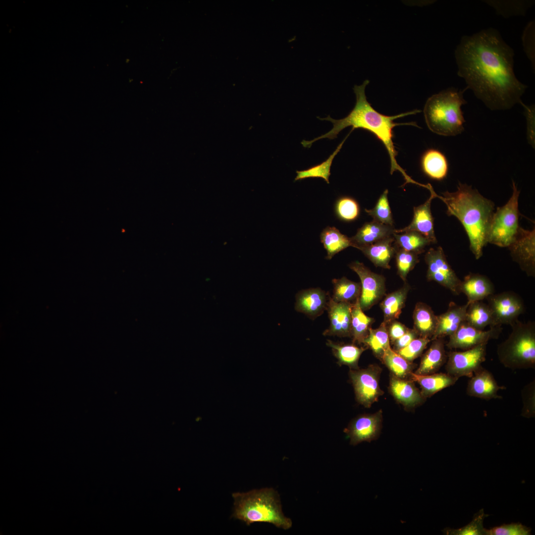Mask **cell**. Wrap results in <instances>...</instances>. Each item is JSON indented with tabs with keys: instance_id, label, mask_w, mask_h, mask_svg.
<instances>
[{
	"instance_id": "cell-1",
	"label": "cell",
	"mask_w": 535,
	"mask_h": 535,
	"mask_svg": "<svg viewBox=\"0 0 535 535\" xmlns=\"http://www.w3.org/2000/svg\"><path fill=\"white\" fill-rule=\"evenodd\" d=\"M514 52L493 28L463 36L455 51L457 74L491 110L522 105L527 86L514 70Z\"/></svg>"
},
{
	"instance_id": "cell-2",
	"label": "cell",
	"mask_w": 535,
	"mask_h": 535,
	"mask_svg": "<svg viewBox=\"0 0 535 535\" xmlns=\"http://www.w3.org/2000/svg\"><path fill=\"white\" fill-rule=\"evenodd\" d=\"M369 82V80H366L362 84L354 86L353 90L356 95V104L346 117L340 119H333L329 115L322 118L318 117V118L320 120H327L332 122L333 128L327 133L312 140H303L301 144L304 147L310 148L314 142L320 139L328 138L332 140L337 138L339 132L348 126L352 127V131L356 128H362L374 135L377 139L384 145L390 159L391 174L395 170H399L408 182H414L397 163L396 157L398 152L395 148L393 141V128L395 126L401 125L419 127L415 122L398 123L393 121L397 118L415 114L421 111L415 109L394 116H387L377 112L368 102L366 96V87Z\"/></svg>"
},
{
	"instance_id": "cell-3",
	"label": "cell",
	"mask_w": 535,
	"mask_h": 535,
	"mask_svg": "<svg viewBox=\"0 0 535 535\" xmlns=\"http://www.w3.org/2000/svg\"><path fill=\"white\" fill-rule=\"evenodd\" d=\"M441 198L447 206V214L455 216L464 226L470 250L475 258L479 259L487 243L488 231L494 213V203L471 186L460 182L456 191L442 193Z\"/></svg>"
},
{
	"instance_id": "cell-4",
	"label": "cell",
	"mask_w": 535,
	"mask_h": 535,
	"mask_svg": "<svg viewBox=\"0 0 535 535\" xmlns=\"http://www.w3.org/2000/svg\"><path fill=\"white\" fill-rule=\"evenodd\" d=\"M234 500L232 517L249 526L255 522L272 524L283 530L289 529L291 520L282 510L277 492L272 488L253 489L232 493Z\"/></svg>"
},
{
	"instance_id": "cell-5",
	"label": "cell",
	"mask_w": 535,
	"mask_h": 535,
	"mask_svg": "<svg viewBox=\"0 0 535 535\" xmlns=\"http://www.w3.org/2000/svg\"><path fill=\"white\" fill-rule=\"evenodd\" d=\"M467 89L450 88L427 100L424 113L430 130L445 136H456L464 131L465 120L461 107L467 103L463 97Z\"/></svg>"
},
{
	"instance_id": "cell-6",
	"label": "cell",
	"mask_w": 535,
	"mask_h": 535,
	"mask_svg": "<svg viewBox=\"0 0 535 535\" xmlns=\"http://www.w3.org/2000/svg\"><path fill=\"white\" fill-rule=\"evenodd\" d=\"M508 337L498 344L499 362L512 370L535 368V322L518 320L511 325Z\"/></svg>"
},
{
	"instance_id": "cell-7",
	"label": "cell",
	"mask_w": 535,
	"mask_h": 535,
	"mask_svg": "<svg viewBox=\"0 0 535 535\" xmlns=\"http://www.w3.org/2000/svg\"><path fill=\"white\" fill-rule=\"evenodd\" d=\"M512 188L513 193L508 202L494 213L487 234V243L501 247H508L513 242L520 227L518 199L520 192L513 181Z\"/></svg>"
},
{
	"instance_id": "cell-8",
	"label": "cell",
	"mask_w": 535,
	"mask_h": 535,
	"mask_svg": "<svg viewBox=\"0 0 535 535\" xmlns=\"http://www.w3.org/2000/svg\"><path fill=\"white\" fill-rule=\"evenodd\" d=\"M381 371L376 364L370 365L365 369H350L349 378L356 400L365 407H371L383 394L379 384Z\"/></svg>"
},
{
	"instance_id": "cell-9",
	"label": "cell",
	"mask_w": 535,
	"mask_h": 535,
	"mask_svg": "<svg viewBox=\"0 0 535 535\" xmlns=\"http://www.w3.org/2000/svg\"><path fill=\"white\" fill-rule=\"evenodd\" d=\"M428 266L427 279L433 281L449 290L453 294L459 295L461 280L449 264L441 247L430 248L425 255Z\"/></svg>"
},
{
	"instance_id": "cell-10",
	"label": "cell",
	"mask_w": 535,
	"mask_h": 535,
	"mask_svg": "<svg viewBox=\"0 0 535 535\" xmlns=\"http://www.w3.org/2000/svg\"><path fill=\"white\" fill-rule=\"evenodd\" d=\"M349 267L360 279V305L364 312L368 311L385 296V278L381 274L372 271L363 263L358 261L352 262Z\"/></svg>"
},
{
	"instance_id": "cell-11",
	"label": "cell",
	"mask_w": 535,
	"mask_h": 535,
	"mask_svg": "<svg viewBox=\"0 0 535 535\" xmlns=\"http://www.w3.org/2000/svg\"><path fill=\"white\" fill-rule=\"evenodd\" d=\"M487 344H482L461 351L449 352L445 366L447 374L458 378L472 377L486 360Z\"/></svg>"
},
{
	"instance_id": "cell-12",
	"label": "cell",
	"mask_w": 535,
	"mask_h": 535,
	"mask_svg": "<svg viewBox=\"0 0 535 535\" xmlns=\"http://www.w3.org/2000/svg\"><path fill=\"white\" fill-rule=\"evenodd\" d=\"M494 320L496 326H510L525 312V307L522 298L513 291L492 294L486 298Z\"/></svg>"
},
{
	"instance_id": "cell-13",
	"label": "cell",
	"mask_w": 535,
	"mask_h": 535,
	"mask_svg": "<svg viewBox=\"0 0 535 535\" xmlns=\"http://www.w3.org/2000/svg\"><path fill=\"white\" fill-rule=\"evenodd\" d=\"M502 331L501 326L490 327L485 330L477 329L464 321L457 330L449 336L446 344L449 349L467 350L498 338Z\"/></svg>"
},
{
	"instance_id": "cell-14",
	"label": "cell",
	"mask_w": 535,
	"mask_h": 535,
	"mask_svg": "<svg viewBox=\"0 0 535 535\" xmlns=\"http://www.w3.org/2000/svg\"><path fill=\"white\" fill-rule=\"evenodd\" d=\"M382 422L381 410L374 414L360 415L353 419L344 432L350 439V443L356 445L362 442L371 441L379 436Z\"/></svg>"
},
{
	"instance_id": "cell-15",
	"label": "cell",
	"mask_w": 535,
	"mask_h": 535,
	"mask_svg": "<svg viewBox=\"0 0 535 535\" xmlns=\"http://www.w3.org/2000/svg\"><path fill=\"white\" fill-rule=\"evenodd\" d=\"M511 256L528 276L535 274V230L519 227L513 242L508 247Z\"/></svg>"
},
{
	"instance_id": "cell-16",
	"label": "cell",
	"mask_w": 535,
	"mask_h": 535,
	"mask_svg": "<svg viewBox=\"0 0 535 535\" xmlns=\"http://www.w3.org/2000/svg\"><path fill=\"white\" fill-rule=\"evenodd\" d=\"M353 303L336 302L330 296L327 311L329 327L324 330V336H337L351 338V307Z\"/></svg>"
},
{
	"instance_id": "cell-17",
	"label": "cell",
	"mask_w": 535,
	"mask_h": 535,
	"mask_svg": "<svg viewBox=\"0 0 535 535\" xmlns=\"http://www.w3.org/2000/svg\"><path fill=\"white\" fill-rule=\"evenodd\" d=\"M330 296L320 288L302 290L296 295L295 309L314 320L326 310Z\"/></svg>"
},
{
	"instance_id": "cell-18",
	"label": "cell",
	"mask_w": 535,
	"mask_h": 535,
	"mask_svg": "<svg viewBox=\"0 0 535 535\" xmlns=\"http://www.w3.org/2000/svg\"><path fill=\"white\" fill-rule=\"evenodd\" d=\"M505 389L506 387L497 383L491 373L482 367L470 377L466 393L472 397L489 400L501 399L502 396L498 392Z\"/></svg>"
},
{
	"instance_id": "cell-19",
	"label": "cell",
	"mask_w": 535,
	"mask_h": 535,
	"mask_svg": "<svg viewBox=\"0 0 535 535\" xmlns=\"http://www.w3.org/2000/svg\"><path fill=\"white\" fill-rule=\"evenodd\" d=\"M429 190L431 196L428 200L424 204L414 207V216L411 223L404 228L395 229V233L415 231L424 235L431 243L437 242L434 231L433 218L430 210L431 201L435 194L432 187Z\"/></svg>"
},
{
	"instance_id": "cell-20",
	"label": "cell",
	"mask_w": 535,
	"mask_h": 535,
	"mask_svg": "<svg viewBox=\"0 0 535 535\" xmlns=\"http://www.w3.org/2000/svg\"><path fill=\"white\" fill-rule=\"evenodd\" d=\"M389 389L396 400L407 408L415 407L426 400L413 381L391 374Z\"/></svg>"
},
{
	"instance_id": "cell-21",
	"label": "cell",
	"mask_w": 535,
	"mask_h": 535,
	"mask_svg": "<svg viewBox=\"0 0 535 535\" xmlns=\"http://www.w3.org/2000/svg\"><path fill=\"white\" fill-rule=\"evenodd\" d=\"M469 303L460 305L451 302L447 311L437 316V325L431 341L438 338H444L454 333L465 321L466 313Z\"/></svg>"
},
{
	"instance_id": "cell-22",
	"label": "cell",
	"mask_w": 535,
	"mask_h": 535,
	"mask_svg": "<svg viewBox=\"0 0 535 535\" xmlns=\"http://www.w3.org/2000/svg\"><path fill=\"white\" fill-rule=\"evenodd\" d=\"M460 293L465 294L468 301H482L494 293V285L486 276L470 273L461 280Z\"/></svg>"
},
{
	"instance_id": "cell-23",
	"label": "cell",
	"mask_w": 535,
	"mask_h": 535,
	"mask_svg": "<svg viewBox=\"0 0 535 535\" xmlns=\"http://www.w3.org/2000/svg\"><path fill=\"white\" fill-rule=\"evenodd\" d=\"M395 233L393 226L373 220L364 224L358 229L355 235L350 238L352 247L358 249L392 236Z\"/></svg>"
},
{
	"instance_id": "cell-24",
	"label": "cell",
	"mask_w": 535,
	"mask_h": 535,
	"mask_svg": "<svg viewBox=\"0 0 535 535\" xmlns=\"http://www.w3.org/2000/svg\"><path fill=\"white\" fill-rule=\"evenodd\" d=\"M430 346L423 354L415 374L427 375L436 373L446 362L447 354L445 350L444 338L431 340Z\"/></svg>"
},
{
	"instance_id": "cell-25",
	"label": "cell",
	"mask_w": 535,
	"mask_h": 535,
	"mask_svg": "<svg viewBox=\"0 0 535 535\" xmlns=\"http://www.w3.org/2000/svg\"><path fill=\"white\" fill-rule=\"evenodd\" d=\"M420 163L423 172L429 178L441 181L447 176L448 161L439 150L430 148L426 150L422 155Z\"/></svg>"
},
{
	"instance_id": "cell-26",
	"label": "cell",
	"mask_w": 535,
	"mask_h": 535,
	"mask_svg": "<svg viewBox=\"0 0 535 535\" xmlns=\"http://www.w3.org/2000/svg\"><path fill=\"white\" fill-rule=\"evenodd\" d=\"M393 242V235L358 249L361 251L375 267L389 269L391 268L389 263L395 256L396 251V248L392 245Z\"/></svg>"
},
{
	"instance_id": "cell-27",
	"label": "cell",
	"mask_w": 535,
	"mask_h": 535,
	"mask_svg": "<svg viewBox=\"0 0 535 535\" xmlns=\"http://www.w3.org/2000/svg\"><path fill=\"white\" fill-rule=\"evenodd\" d=\"M410 379L417 382L421 387V393L425 398L430 397L444 388L455 384L459 378L445 373H434L419 375L412 373Z\"/></svg>"
},
{
	"instance_id": "cell-28",
	"label": "cell",
	"mask_w": 535,
	"mask_h": 535,
	"mask_svg": "<svg viewBox=\"0 0 535 535\" xmlns=\"http://www.w3.org/2000/svg\"><path fill=\"white\" fill-rule=\"evenodd\" d=\"M413 329L419 337L430 339L433 336L437 325V316L428 304L419 302L415 305L413 314Z\"/></svg>"
},
{
	"instance_id": "cell-29",
	"label": "cell",
	"mask_w": 535,
	"mask_h": 535,
	"mask_svg": "<svg viewBox=\"0 0 535 535\" xmlns=\"http://www.w3.org/2000/svg\"><path fill=\"white\" fill-rule=\"evenodd\" d=\"M410 289V285L406 281L401 288L385 295L379 305L383 314L382 322L387 324L399 318Z\"/></svg>"
},
{
	"instance_id": "cell-30",
	"label": "cell",
	"mask_w": 535,
	"mask_h": 535,
	"mask_svg": "<svg viewBox=\"0 0 535 535\" xmlns=\"http://www.w3.org/2000/svg\"><path fill=\"white\" fill-rule=\"evenodd\" d=\"M326 345L331 349L333 355L339 366L346 365L350 369H357L361 355L366 350V346H358L355 344H343L327 340Z\"/></svg>"
},
{
	"instance_id": "cell-31",
	"label": "cell",
	"mask_w": 535,
	"mask_h": 535,
	"mask_svg": "<svg viewBox=\"0 0 535 535\" xmlns=\"http://www.w3.org/2000/svg\"><path fill=\"white\" fill-rule=\"evenodd\" d=\"M374 318L366 315L362 310L359 299L351 307V338L352 343L360 345L369 334Z\"/></svg>"
},
{
	"instance_id": "cell-32",
	"label": "cell",
	"mask_w": 535,
	"mask_h": 535,
	"mask_svg": "<svg viewBox=\"0 0 535 535\" xmlns=\"http://www.w3.org/2000/svg\"><path fill=\"white\" fill-rule=\"evenodd\" d=\"M465 321L472 326L482 330H484L488 326H496L489 307L487 304L482 301L469 303L466 313Z\"/></svg>"
},
{
	"instance_id": "cell-33",
	"label": "cell",
	"mask_w": 535,
	"mask_h": 535,
	"mask_svg": "<svg viewBox=\"0 0 535 535\" xmlns=\"http://www.w3.org/2000/svg\"><path fill=\"white\" fill-rule=\"evenodd\" d=\"M320 238L326 250V259L328 260L345 248L353 246L351 238L342 234L335 227H326L321 232Z\"/></svg>"
},
{
	"instance_id": "cell-34",
	"label": "cell",
	"mask_w": 535,
	"mask_h": 535,
	"mask_svg": "<svg viewBox=\"0 0 535 535\" xmlns=\"http://www.w3.org/2000/svg\"><path fill=\"white\" fill-rule=\"evenodd\" d=\"M333 294L331 297L336 302L354 303L360 298L361 292L360 282L348 279L346 277L332 280Z\"/></svg>"
},
{
	"instance_id": "cell-35",
	"label": "cell",
	"mask_w": 535,
	"mask_h": 535,
	"mask_svg": "<svg viewBox=\"0 0 535 535\" xmlns=\"http://www.w3.org/2000/svg\"><path fill=\"white\" fill-rule=\"evenodd\" d=\"M394 245L397 248L420 254L426 246L431 242L427 238L415 231H408L393 234Z\"/></svg>"
},
{
	"instance_id": "cell-36",
	"label": "cell",
	"mask_w": 535,
	"mask_h": 535,
	"mask_svg": "<svg viewBox=\"0 0 535 535\" xmlns=\"http://www.w3.org/2000/svg\"><path fill=\"white\" fill-rule=\"evenodd\" d=\"M387 324L382 322L376 328H371L363 344L370 348L380 361L385 352L390 347Z\"/></svg>"
},
{
	"instance_id": "cell-37",
	"label": "cell",
	"mask_w": 535,
	"mask_h": 535,
	"mask_svg": "<svg viewBox=\"0 0 535 535\" xmlns=\"http://www.w3.org/2000/svg\"><path fill=\"white\" fill-rule=\"evenodd\" d=\"M381 361L390 371L391 374L402 378H410L416 365L404 358L391 347L384 353Z\"/></svg>"
},
{
	"instance_id": "cell-38",
	"label": "cell",
	"mask_w": 535,
	"mask_h": 535,
	"mask_svg": "<svg viewBox=\"0 0 535 535\" xmlns=\"http://www.w3.org/2000/svg\"><path fill=\"white\" fill-rule=\"evenodd\" d=\"M351 131L345 137L344 140L338 145L335 151L328 159L321 163L313 166L307 169L296 171L297 176L294 181L308 178H321L327 184L329 183V177L330 175V168L334 158L341 150L345 140L351 133Z\"/></svg>"
},
{
	"instance_id": "cell-39",
	"label": "cell",
	"mask_w": 535,
	"mask_h": 535,
	"mask_svg": "<svg viewBox=\"0 0 535 535\" xmlns=\"http://www.w3.org/2000/svg\"><path fill=\"white\" fill-rule=\"evenodd\" d=\"M493 7L497 14L508 18L513 16L525 15L535 3L533 0H485Z\"/></svg>"
},
{
	"instance_id": "cell-40",
	"label": "cell",
	"mask_w": 535,
	"mask_h": 535,
	"mask_svg": "<svg viewBox=\"0 0 535 535\" xmlns=\"http://www.w3.org/2000/svg\"><path fill=\"white\" fill-rule=\"evenodd\" d=\"M388 190L386 189L380 195L375 207L371 210L365 209V211L373 220L384 224L393 226V220L388 200Z\"/></svg>"
},
{
	"instance_id": "cell-41",
	"label": "cell",
	"mask_w": 535,
	"mask_h": 535,
	"mask_svg": "<svg viewBox=\"0 0 535 535\" xmlns=\"http://www.w3.org/2000/svg\"><path fill=\"white\" fill-rule=\"evenodd\" d=\"M334 209L337 217L347 222L356 219L360 214V207L357 202L347 196L339 198L335 204Z\"/></svg>"
},
{
	"instance_id": "cell-42",
	"label": "cell",
	"mask_w": 535,
	"mask_h": 535,
	"mask_svg": "<svg viewBox=\"0 0 535 535\" xmlns=\"http://www.w3.org/2000/svg\"><path fill=\"white\" fill-rule=\"evenodd\" d=\"M418 255L415 253L397 248L395 254L397 274L405 282L407 276L419 263Z\"/></svg>"
},
{
	"instance_id": "cell-43",
	"label": "cell",
	"mask_w": 535,
	"mask_h": 535,
	"mask_svg": "<svg viewBox=\"0 0 535 535\" xmlns=\"http://www.w3.org/2000/svg\"><path fill=\"white\" fill-rule=\"evenodd\" d=\"M488 516L484 513L482 509H481L468 525L458 529L446 528L443 532L449 535H485L483 522L484 519Z\"/></svg>"
},
{
	"instance_id": "cell-44",
	"label": "cell",
	"mask_w": 535,
	"mask_h": 535,
	"mask_svg": "<svg viewBox=\"0 0 535 535\" xmlns=\"http://www.w3.org/2000/svg\"><path fill=\"white\" fill-rule=\"evenodd\" d=\"M430 341L429 338L418 337L407 346L396 352L409 362H413L422 355Z\"/></svg>"
},
{
	"instance_id": "cell-45",
	"label": "cell",
	"mask_w": 535,
	"mask_h": 535,
	"mask_svg": "<svg viewBox=\"0 0 535 535\" xmlns=\"http://www.w3.org/2000/svg\"><path fill=\"white\" fill-rule=\"evenodd\" d=\"M523 407L521 415L524 418H531L535 417V381H531L526 385L522 390Z\"/></svg>"
},
{
	"instance_id": "cell-46",
	"label": "cell",
	"mask_w": 535,
	"mask_h": 535,
	"mask_svg": "<svg viewBox=\"0 0 535 535\" xmlns=\"http://www.w3.org/2000/svg\"><path fill=\"white\" fill-rule=\"evenodd\" d=\"M531 529L520 523H512L485 529V535H529Z\"/></svg>"
},
{
	"instance_id": "cell-47",
	"label": "cell",
	"mask_w": 535,
	"mask_h": 535,
	"mask_svg": "<svg viewBox=\"0 0 535 535\" xmlns=\"http://www.w3.org/2000/svg\"><path fill=\"white\" fill-rule=\"evenodd\" d=\"M525 53L535 69V22L531 21L526 26L522 35Z\"/></svg>"
},
{
	"instance_id": "cell-48",
	"label": "cell",
	"mask_w": 535,
	"mask_h": 535,
	"mask_svg": "<svg viewBox=\"0 0 535 535\" xmlns=\"http://www.w3.org/2000/svg\"><path fill=\"white\" fill-rule=\"evenodd\" d=\"M387 327L391 344L403 335L409 329L405 325L397 321V320L387 324Z\"/></svg>"
},
{
	"instance_id": "cell-49",
	"label": "cell",
	"mask_w": 535,
	"mask_h": 535,
	"mask_svg": "<svg viewBox=\"0 0 535 535\" xmlns=\"http://www.w3.org/2000/svg\"><path fill=\"white\" fill-rule=\"evenodd\" d=\"M418 337H419L418 334L413 328H409L403 335L392 344L393 346V349L395 351H398L407 346L412 341Z\"/></svg>"
},
{
	"instance_id": "cell-50",
	"label": "cell",
	"mask_w": 535,
	"mask_h": 535,
	"mask_svg": "<svg viewBox=\"0 0 535 535\" xmlns=\"http://www.w3.org/2000/svg\"><path fill=\"white\" fill-rule=\"evenodd\" d=\"M522 106L525 109V113L528 121V138H529V140L530 141L531 144L534 145V144L533 143V141L534 142V139H533V138H534V135H533V133H534V132L533 131V128L534 129V127H533V126L530 125V123L531 122V121L534 120V106H527L524 104H522ZM531 123L533 125V122H532Z\"/></svg>"
}]
</instances>
